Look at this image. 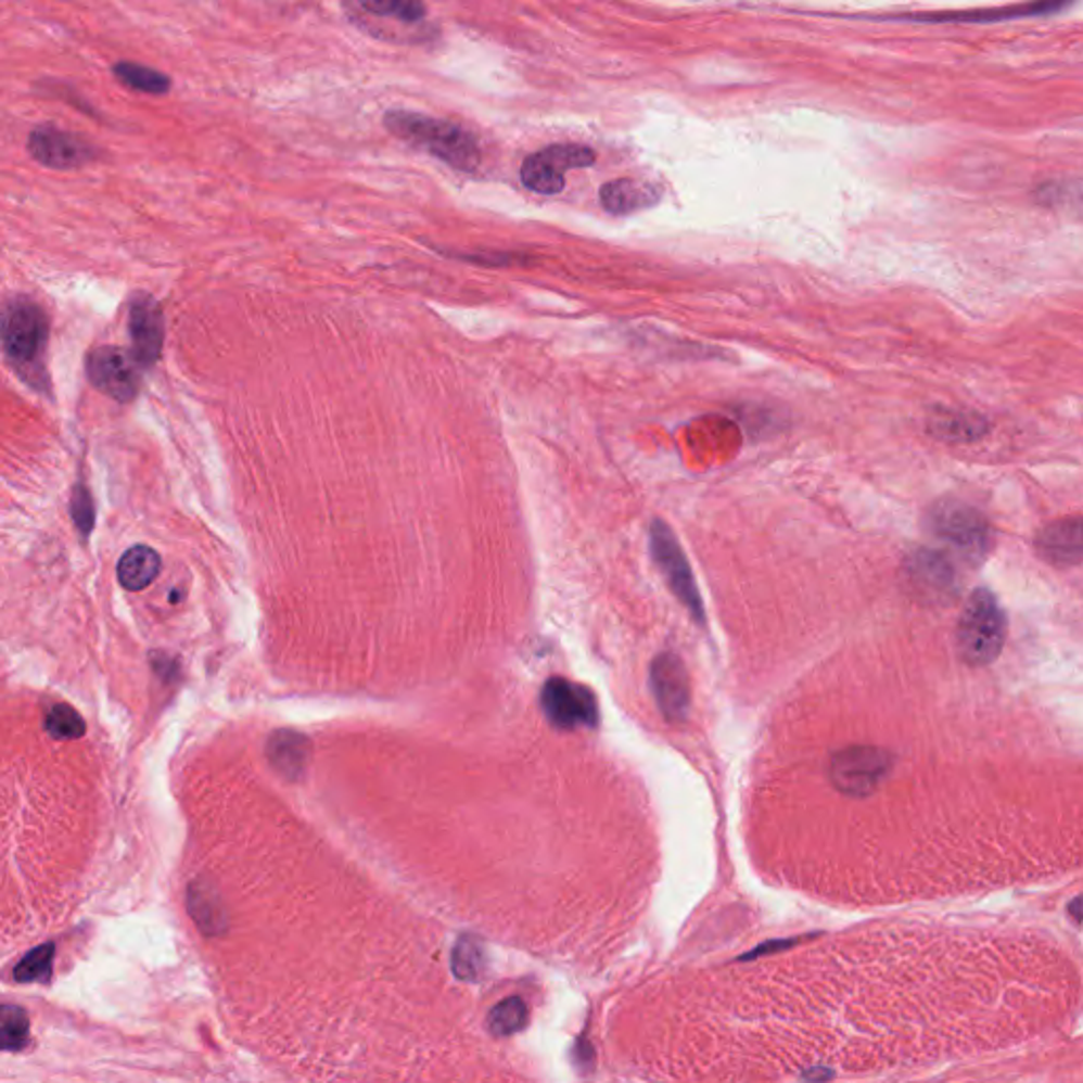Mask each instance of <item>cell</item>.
I'll use <instances>...</instances> for the list:
<instances>
[{
  "mask_svg": "<svg viewBox=\"0 0 1083 1083\" xmlns=\"http://www.w3.org/2000/svg\"><path fill=\"white\" fill-rule=\"evenodd\" d=\"M385 126L398 138L430 151L434 157L461 171H474L481 164L476 140L463 127L451 122H441L411 111H390L385 115Z\"/></svg>",
  "mask_w": 1083,
  "mask_h": 1083,
  "instance_id": "1",
  "label": "cell"
},
{
  "mask_svg": "<svg viewBox=\"0 0 1083 1083\" xmlns=\"http://www.w3.org/2000/svg\"><path fill=\"white\" fill-rule=\"evenodd\" d=\"M1007 637V619L989 588H976L960 612L957 648L960 659L971 667H984L999 659Z\"/></svg>",
  "mask_w": 1083,
  "mask_h": 1083,
  "instance_id": "2",
  "label": "cell"
},
{
  "mask_svg": "<svg viewBox=\"0 0 1083 1083\" xmlns=\"http://www.w3.org/2000/svg\"><path fill=\"white\" fill-rule=\"evenodd\" d=\"M49 339L47 316L30 298L11 301L0 314V341L7 356L17 367H35L41 362Z\"/></svg>",
  "mask_w": 1083,
  "mask_h": 1083,
  "instance_id": "3",
  "label": "cell"
},
{
  "mask_svg": "<svg viewBox=\"0 0 1083 1083\" xmlns=\"http://www.w3.org/2000/svg\"><path fill=\"white\" fill-rule=\"evenodd\" d=\"M931 532L971 561L984 559L991 546V530L984 517L967 504L946 500L933 506L929 514Z\"/></svg>",
  "mask_w": 1083,
  "mask_h": 1083,
  "instance_id": "4",
  "label": "cell"
},
{
  "mask_svg": "<svg viewBox=\"0 0 1083 1083\" xmlns=\"http://www.w3.org/2000/svg\"><path fill=\"white\" fill-rule=\"evenodd\" d=\"M650 548H652V557H654L659 570L663 572L673 595L688 608L692 619L703 625L705 623V608H703V599H701L699 588L695 583L690 563L684 555L679 542L673 536L671 527L661 519H657L650 527Z\"/></svg>",
  "mask_w": 1083,
  "mask_h": 1083,
  "instance_id": "5",
  "label": "cell"
},
{
  "mask_svg": "<svg viewBox=\"0 0 1083 1083\" xmlns=\"http://www.w3.org/2000/svg\"><path fill=\"white\" fill-rule=\"evenodd\" d=\"M893 766V757L878 748H846L838 751L830 764L832 783L846 795H866L875 792L880 779Z\"/></svg>",
  "mask_w": 1083,
  "mask_h": 1083,
  "instance_id": "6",
  "label": "cell"
},
{
  "mask_svg": "<svg viewBox=\"0 0 1083 1083\" xmlns=\"http://www.w3.org/2000/svg\"><path fill=\"white\" fill-rule=\"evenodd\" d=\"M28 153L35 162L51 169H77L100 157V151L89 140L51 124L30 131Z\"/></svg>",
  "mask_w": 1083,
  "mask_h": 1083,
  "instance_id": "7",
  "label": "cell"
},
{
  "mask_svg": "<svg viewBox=\"0 0 1083 1083\" xmlns=\"http://www.w3.org/2000/svg\"><path fill=\"white\" fill-rule=\"evenodd\" d=\"M542 708L546 717L559 728H593L599 719V709L593 692L563 677H552L546 681L542 690Z\"/></svg>",
  "mask_w": 1083,
  "mask_h": 1083,
  "instance_id": "8",
  "label": "cell"
},
{
  "mask_svg": "<svg viewBox=\"0 0 1083 1083\" xmlns=\"http://www.w3.org/2000/svg\"><path fill=\"white\" fill-rule=\"evenodd\" d=\"M87 375L100 392L119 403L136 398L140 387L136 360L113 345L98 347L87 356Z\"/></svg>",
  "mask_w": 1083,
  "mask_h": 1083,
  "instance_id": "9",
  "label": "cell"
},
{
  "mask_svg": "<svg viewBox=\"0 0 1083 1083\" xmlns=\"http://www.w3.org/2000/svg\"><path fill=\"white\" fill-rule=\"evenodd\" d=\"M650 681L668 722H684L690 713V679L681 659L673 652L659 654L650 668Z\"/></svg>",
  "mask_w": 1083,
  "mask_h": 1083,
  "instance_id": "10",
  "label": "cell"
},
{
  "mask_svg": "<svg viewBox=\"0 0 1083 1083\" xmlns=\"http://www.w3.org/2000/svg\"><path fill=\"white\" fill-rule=\"evenodd\" d=\"M164 311L151 294H138L129 309V334L133 360L140 367H151L164 349Z\"/></svg>",
  "mask_w": 1083,
  "mask_h": 1083,
  "instance_id": "11",
  "label": "cell"
},
{
  "mask_svg": "<svg viewBox=\"0 0 1083 1083\" xmlns=\"http://www.w3.org/2000/svg\"><path fill=\"white\" fill-rule=\"evenodd\" d=\"M1037 550L1054 565H1078L1082 561V519H1060L1049 523L1037 536Z\"/></svg>",
  "mask_w": 1083,
  "mask_h": 1083,
  "instance_id": "12",
  "label": "cell"
},
{
  "mask_svg": "<svg viewBox=\"0 0 1083 1083\" xmlns=\"http://www.w3.org/2000/svg\"><path fill=\"white\" fill-rule=\"evenodd\" d=\"M661 193L654 184L635 180V178H619L606 182L599 191L601 206L610 214H630L637 209L650 208L659 202Z\"/></svg>",
  "mask_w": 1083,
  "mask_h": 1083,
  "instance_id": "13",
  "label": "cell"
},
{
  "mask_svg": "<svg viewBox=\"0 0 1083 1083\" xmlns=\"http://www.w3.org/2000/svg\"><path fill=\"white\" fill-rule=\"evenodd\" d=\"M908 574L917 590L929 597H944L955 588V572L951 563L931 550H918L913 555Z\"/></svg>",
  "mask_w": 1083,
  "mask_h": 1083,
  "instance_id": "14",
  "label": "cell"
},
{
  "mask_svg": "<svg viewBox=\"0 0 1083 1083\" xmlns=\"http://www.w3.org/2000/svg\"><path fill=\"white\" fill-rule=\"evenodd\" d=\"M162 557L151 546H131L119 559L117 576L127 590H142L160 576Z\"/></svg>",
  "mask_w": 1083,
  "mask_h": 1083,
  "instance_id": "15",
  "label": "cell"
},
{
  "mask_svg": "<svg viewBox=\"0 0 1083 1083\" xmlns=\"http://www.w3.org/2000/svg\"><path fill=\"white\" fill-rule=\"evenodd\" d=\"M1071 0H1035L1020 7L1009 9H993V11H969V13H946V15H917L918 22H995V20H1011V17H1029L1043 15L1052 11H1060Z\"/></svg>",
  "mask_w": 1083,
  "mask_h": 1083,
  "instance_id": "16",
  "label": "cell"
},
{
  "mask_svg": "<svg viewBox=\"0 0 1083 1083\" xmlns=\"http://www.w3.org/2000/svg\"><path fill=\"white\" fill-rule=\"evenodd\" d=\"M307 753V741L291 730L276 732L267 743V755L273 768L286 777H298L303 773Z\"/></svg>",
  "mask_w": 1083,
  "mask_h": 1083,
  "instance_id": "17",
  "label": "cell"
},
{
  "mask_svg": "<svg viewBox=\"0 0 1083 1083\" xmlns=\"http://www.w3.org/2000/svg\"><path fill=\"white\" fill-rule=\"evenodd\" d=\"M523 184L540 195L561 193L565 187V174L559 167L552 166L542 153L530 155L521 166Z\"/></svg>",
  "mask_w": 1083,
  "mask_h": 1083,
  "instance_id": "18",
  "label": "cell"
},
{
  "mask_svg": "<svg viewBox=\"0 0 1083 1083\" xmlns=\"http://www.w3.org/2000/svg\"><path fill=\"white\" fill-rule=\"evenodd\" d=\"M113 75L119 84L126 85L133 91H140V93L164 95L171 87V81L167 75L151 68V66L136 64V62H117L113 66Z\"/></svg>",
  "mask_w": 1083,
  "mask_h": 1083,
  "instance_id": "19",
  "label": "cell"
},
{
  "mask_svg": "<svg viewBox=\"0 0 1083 1083\" xmlns=\"http://www.w3.org/2000/svg\"><path fill=\"white\" fill-rule=\"evenodd\" d=\"M30 1037L28 1014L17 1005H0V1049H22Z\"/></svg>",
  "mask_w": 1083,
  "mask_h": 1083,
  "instance_id": "20",
  "label": "cell"
},
{
  "mask_svg": "<svg viewBox=\"0 0 1083 1083\" xmlns=\"http://www.w3.org/2000/svg\"><path fill=\"white\" fill-rule=\"evenodd\" d=\"M527 1020H530L527 1005L519 997H510L501 1001L500 1005H496L494 1011L489 1014V1029L500 1037H508L523 1031L527 1027Z\"/></svg>",
  "mask_w": 1083,
  "mask_h": 1083,
  "instance_id": "21",
  "label": "cell"
},
{
  "mask_svg": "<svg viewBox=\"0 0 1083 1083\" xmlns=\"http://www.w3.org/2000/svg\"><path fill=\"white\" fill-rule=\"evenodd\" d=\"M189 906H191L193 918L198 920V925H200L206 933H218V931L225 927V915H222L220 902H218V897H216V895H212V891H209L208 887L195 884V887L191 889Z\"/></svg>",
  "mask_w": 1083,
  "mask_h": 1083,
  "instance_id": "22",
  "label": "cell"
},
{
  "mask_svg": "<svg viewBox=\"0 0 1083 1083\" xmlns=\"http://www.w3.org/2000/svg\"><path fill=\"white\" fill-rule=\"evenodd\" d=\"M53 955H55V946L53 944H42L39 948H35L33 953H28L26 957L22 958L13 971V978L17 982H37V980H42L47 982L51 978V963H53Z\"/></svg>",
  "mask_w": 1083,
  "mask_h": 1083,
  "instance_id": "23",
  "label": "cell"
},
{
  "mask_svg": "<svg viewBox=\"0 0 1083 1083\" xmlns=\"http://www.w3.org/2000/svg\"><path fill=\"white\" fill-rule=\"evenodd\" d=\"M483 967H485V957H483L481 944L474 938H461L456 951H454L456 976L466 982H472V980L481 978Z\"/></svg>",
  "mask_w": 1083,
  "mask_h": 1083,
  "instance_id": "24",
  "label": "cell"
},
{
  "mask_svg": "<svg viewBox=\"0 0 1083 1083\" xmlns=\"http://www.w3.org/2000/svg\"><path fill=\"white\" fill-rule=\"evenodd\" d=\"M47 730L51 737L71 741L85 735L84 717L68 705H55L47 715Z\"/></svg>",
  "mask_w": 1083,
  "mask_h": 1083,
  "instance_id": "25",
  "label": "cell"
},
{
  "mask_svg": "<svg viewBox=\"0 0 1083 1083\" xmlns=\"http://www.w3.org/2000/svg\"><path fill=\"white\" fill-rule=\"evenodd\" d=\"M540 153L552 166L559 167L563 174H565V169L588 167L595 164V153L583 144H552V146L542 149Z\"/></svg>",
  "mask_w": 1083,
  "mask_h": 1083,
  "instance_id": "26",
  "label": "cell"
},
{
  "mask_svg": "<svg viewBox=\"0 0 1083 1083\" xmlns=\"http://www.w3.org/2000/svg\"><path fill=\"white\" fill-rule=\"evenodd\" d=\"M367 11L375 15L396 17L400 22H419L425 15V4L421 0H358Z\"/></svg>",
  "mask_w": 1083,
  "mask_h": 1083,
  "instance_id": "27",
  "label": "cell"
},
{
  "mask_svg": "<svg viewBox=\"0 0 1083 1083\" xmlns=\"http://www.w3.org/2000/svg\"><path fill=\"white\" fill-rule=\"evenodd\" d=\"M71 512H73V519L77 523V527L81 530V534L87 536L91 530H93V523H95V508H93V500L87 492L85 485H77L75 492H73V501H71Z\"/></svg>",
  "mask_w": 1083,
  "mask_h": 1083,
  "instance_id": "28",
  "label": "cell"
},
{
  "mask_svg": "<svg viewBox=\"0 0 1083 1083\" xmlns=\"http://www.w3.org/2000/svg\"><path fill=\"white\" fill-rule=\"evenodd\" d=\"M940 432H946V438H969L967 432H976L980 430V425L976 423L973 417H963L957 416V413H948V417L942 419V423L935 428Z\"/></svg>",
  "mask_w": 1083,
  "mask_h": 1083,
  "instance_id": "29",
  "label": "cell"
},
{
  "mask_svg": "<svg viewBox=\"0 0 1083 1083\" xmlns=\"http://www.w3.org/2000/svg\"><path fill=\"white\" fill-rule=\"evenodd\" d=\"M1080 904H1082L1080 900L1073 902V918H1075V922H1080Z\"/></svg>",
  "mask_w": 1083,
  "mask_h": 1083,
  "instance_id": "30",
  "label": "cell"
}]
</instances>
